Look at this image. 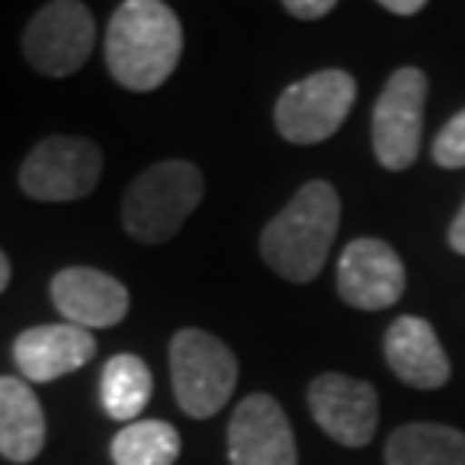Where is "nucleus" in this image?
<instances>
[{
    "label": "nucleus",
    "instance_id": "nucleus-1",
    "mask_svg": "<svg viewBox=\"0 0 465 465\" xmlns=\"http://www.w3.org/2000/svg\"><path fill=\"white\" fill-rule=\"evenodd\" d=\"M182 22L161 0H127L106 27V67L127 91H154L182 58Z\"/></svg>",
    "mask_w": 465,
    "mask_h": 465
},
{
    "label": "nucleus",
    "instance_id": "nucleus-2",
    "mask_svg": "<svg viewBox=\"0 0 465 465\" xmlns=\"http://www.w3.org/2000/svg\"><path fill=\"white\" fill-rule=\"evenodd\" d=\"M341 200L330 182H305L296 197L260 232L266 266L293 284H309L321 275L336 242Z\"/></svg>",
    "mask_w": 465,
    "mask_h": 465
},
{
    "label": "nucleus",
    "instance_id": "nucleus-3",
    "mask_svg": "<svg viewBox=\"0 0 465 465\" xmlns=\"http://www.w3.org/2000/svg\"><path fill=\"white\" fill-rule=\"evenodd\" d=\"M203 200V173L188 161H163L130 184L121 221L136 242L161 245L182 230Z\"/></svg>",
    "mask_w": 465,
    "mask_h": 465
},
{
    "label": "nucleus",
    "instance_id": "nucleus-4",
    "mask_svg": "<svg viewBox=\"0 0 465 465\" xmlns=\"http://www.w3.org/2000/svg\"><path fill=\"white\" fill-rule=\"evenodd\" d=\"M175 402L188 417H215L236 390L239 362L224 341L203 330H179L170 345Z\"/></svg>",
    "mask_w": 465,
    "mask_h": 465
},
{
    "label": "nucleus",
    "instance_id": "nucleus-5",
    "mask_svg": "<svg viewBox=\"0 0 465 465\" xmlns=\"http://www.w3.org/2000/svg\"><path fill=\"white\" fill-rule=\"evenodd\" d=\"M357 100V82L345 70H318L293 85L275 104V127L293 145H318L345 124Z\"/></svg>",
    "mask_w": 465,
    "mask_h": 465
},
{
    "label": "nucleus",
    "instance_id": "nucleus-6",
    "mask_svg": "<svg viewBox=\"0 0 465 465\" xmlns=\"http://www.w3.org/2000/svg\"><path fill=\"white\" fill-rule=\"evenodd\" d=\"M426 94L430 79L417 67H402L387 79L371 115V145L384 170L402 173L420 154Z\"/></svg>",
    "mask_w": 465,
    "mask_h": 465
},
{
    "label": "nucleus",
    "instance_id": "nucleus-7",
    "mask_svg": "<svg viewBox=\"0 0 465 465\" xmlns=\"http://www.w3.org/2000/svg\"><path fill=\"white\" fill-rule=\"evenodd\" d=\"M104 173V152L82 136H49L25 157L18 184L31 200L70 203L88 197Z\"/></svg>",
    "mask_w": 465,
    "mask_h": 465
},
{
    "label": "nucleus",
    "instance_id": "nucleus-8",
    "mask_svg": "<svg viewBox=\"0 0 465 465\" xmlns=\"http://www.w3.org/2000/svg\"><path fill=\"white\" fill-rule=\"evenodd\" d=\"M94 15L79 0L45 4L25 27L22 49L34 70L45 76H70L85 67L94 52Z\"/></svg>",
    "mask_w": 465,
    "mask_h": 465
},
{
    "label": "nucleus",
    "instance_id": "nucleus-9",
    "mask_svg": "<svg viewBox=\"0 0 465 465\" xmlns=\"http://www.w3.org/2000/svg\"><path fill=\"white\" fill-rule=\"evenodd\" d=\"M314 423L345 448H366L378 430V393L369 381L327 371L309 384Z\"/></svg>",
    "mask_w": 465,
    "mask_h": 465
},
{
    "label": "nucleus",
    "instance_id": "nucleus-10",
    "mask_svg": "<svg viewBox=\"0 0 465 465\" xmlns=\"http://www.w3.org/2000/svg\"><path fill=\"white\" fill-rule=\"evenodd\" d=\"M230 465H300L296 439L278 399L251 393L236 405L227 430Z\"/></svg>",
    "mask_w": 465,
    "mask_h": 465
},
{
    "label": "nucleus",
    "instance_id": "nucleus-11",
    "mask_svg": "<svg viewBox=\"0 0 465 465\" xmlns=\"http://www.w3.org/2000/svg\"><path fill=\"white\" fill-rule=\"evenodd\" d=\"M405 266L393 245L384 239H353L341 251L336 287L339 296L353 309L381 312L399 302L405 293Z\"/></svg>",
    "mask_w": 465,
    "mask_h": 465
},
{
    "label": "nucleus",
    "instance_id": "nucleus-12",
    "mask_svg": "<svg viewBox=\"0 0 465 465\" xmlns=\"http://www.w3.org/2000/svg\"><path fill=\"white\" fill-rule=\"evenodd\" d=\"M52 302L64 314V321L88 332L118 327L130 312L127 287L91 266L61 269L52 278Z\"/></svg>",
    "mask_w": 465,
    "mask_h": 465
},
{
    "label": "nucleus",
    "instance_id": "nucleus-13",
    "mask_svg": "<svg viewBox=\"0 0 465 465\" xmlns=\"http://www.w3.org/2000/svg\"><path fill=\"white\" fill-rule=\"evenodd\" d=\"M97 341L88 330L73 323H45L31 327L15 339L13 357L22 375L34 384H49L94 360Z\"/></svg>",
    "mask_w": 465,
    "mask_h": 465
},
{
    "label": "nucleus",
    "instance_id": "nucleus-14",
    "mask_svg": "<svg viewBox=\"0 0 465 465\" xmlns=\"http://www.w3.org/2000/svg\"><path fill=\"white\" fill-rule=\"evenodd\" d=\"M384 357L393 375L414 390H441L450 381V360L432 323L414 314H402L390 323L384 336Z\"/></svg>",
    "mask_w": 465,
    "mask_h": 465
},
{
    "label": "nucleus",
    "instance_id": "nucleus-15",
    "mask_svg": "<svg viewBox=\"0 0 465 465\" xmlns=\"http://www.w3.org/2000/svg\"><path fill=\"white\" fill-rule=\"evenodd\" d=\"M45 444V417L40 399L22 378L0 375V457L31 462Z\"/></svg>",
    "mask_w": 465,
    "mask_h": 465
},
{
    "label": "nucleus",
    "instance_id": "nucleus-16",
    "mask_svg": "<svg viewBox=\"0 0 465 465\" xmlns=\"http://www.w3.org/2000/svg\"><path fill=\"white\" fill-rule=\"evenodd\" d=\"M387 465H465V432L444 423H405L387 439Z\"/></svg>",
    "mask_w": 465,
    "mask_h": 465
},
{
    "label": "nucleus",
    "instance_id": "nucleus-17",
    "mask_svg": "<svg viewBox=\"0 0 465 465\" xmlns=\"http://www.w3.org/2000/svg\"><path fill=\"white\" fill-rule=\"evenodd\" d=\"M154 381L145 360L136 353H115L100 375V402L113 420L130 423L145 411Z\"/></svg>",
    "mask_w": 465,
    "mask_h": 465
},
{
    "label": "nucleus",
    "instance_id": "nucleus-18",
    "mask_svg": "<svg viewBox=\"0 0 465 465\" xmlns=\"http://www.w3.org/2000/svg\"><path fill=\"white\" fill-rule=\"evenodd\" d=\"M182 453V439L166 420L127 423L113 439L115 465H175Z\"/></svg>",
    "mask_w": 465,
    "mask_h": 465
},
{
    "label": "nucleus",
    "instance_id": "nucleus-19",
    "mask_svg": "<svg viewBox=\"0 0 465 465\" xmlns=\"http://www.w3.org/2000/svg\"><path fill=\"white\" fill-rule=\"evenodd\" d=\"M432 161L444 170H465V109L439 130L432 143Z\"/></svg>",
    "mask_w": 465,
    "mask_h": 465
},
{
    "label": "nucleus",
    "instance_id": "nucleus-20",
    "mask_svg": "<svg viewBox=\"0 0 465 465\" xmlns=\"http://www.w3.org/2000/svg\"><path fill=\"white\" fill-rule=\"evenodd\" d=\"M284 9L300 22H318L336 9V0H287Z\"/></svg>",
    "mask_w": 465,
    "mask_h": 465
},
{
    "label": "nucleus",
    "instance_id": "nucleus-21",
    "mask_svg": "<svg viewBox=\"0 0 465 465\" xmlns=\"http://www.w3.org/2000/svg\"><path fill=\"white\" fill-rule=\"evenodd\" d=\"M448 242H450V248L457 251V254H465V203L460 206L457 218H453V224L448 230Z\"/></svg>",
    "mask_w": 465,
    "mask_h": 465
},
{
    "label": "nucleus",
    "instance_id": "nucleus-22",
    "mask_svg": "<svg viewBox=\"0 0 465 465\" xmlns=\"http://www.w3.org/2000/svg\"><path fill=\"white\" fill-rule=\"evenodd\" d=\"M381 6H384L387 13H393V15H417V13H423V9H426L423 0H381Z\"/></svg>",
    "mask_w": 465,
    "mask_h": 465
},
{
    "label": "nucleus",
    "instance_id": "nucleus-23",
    "mask_svg": "<svg viewBox=\"0 0 465 465\" xmlns=\"http://www.w3.org/2000/svg\"><path fill=\"white\" fill-rule=\"evenodd\" d=\"M9 278H13V269H9V260H6V254H4V251H0V293L6 291Z\"/></svg>",
    "mask_w": 465,
    "mask_h": 465
}]
</instances>
